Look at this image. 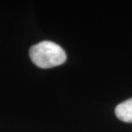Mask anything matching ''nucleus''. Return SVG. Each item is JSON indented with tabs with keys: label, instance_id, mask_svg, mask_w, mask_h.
<instances>
[{
	"label": "nucleus",
	"instance_id": "obj_1",
	"mask_svg": "<svg viewBox=\"0 0 132 132\" xmlns=\"http://www.w3.org/2000/svg\"><path fill=\"white\" fill-rule=\"evenodd\" d=\"M29 56L34 64L42 69L56 67L66 61L64 49L57 44L48 40L34 45L29 50Z\"/></svg>",
	"mask_w": 132,
	"mask_h": 132
},
{
	"label": "nucleus",
	"instance_id": "obj_2",
	"mask_svg": "<svg viewBox=\"0 0 132 132\" xmlns=\"http://www.w3.org/2000/svg\"><path fill=\"white\" fill-rule=\"evenodd\" d=\"M115 114L123 122L132 123V98L118 104L115 108Z\"/></svg>",
	"mask_w": 132,
	"mask_h": 132
}]
</instances>
